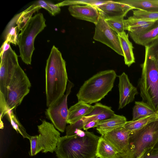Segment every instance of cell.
Wrapping results in <instances>:
<instances>
[{"instance_id":"1","label":"cell","mask_w":158,"mask_h":158,"mask_svg":"<svg viewBox=\"0 0 158 158\" xmlns=\"http://www.w3.org/2000/svg\"><path fill=\"white\" fill-rule=\"evenodd\" d=\"M143 62L138 86L142 101L156 112L158 109V39L145 46Z\"/></svg>"},{"instance_id":"2","label":"cell","mask_w":158,"mask_h":158,"mask_svg":"<svg viewBox=\"0 0 158 158\" xmlns=\"http://www.w3.org/2000/svg\"><path fill=\"white\" fill-rule=\"evenodd\" d=\"M68 81L65 61L60 52L53 45L45 67V92L48 107L64 95Z\"/></svg>"},{"instance_id":"3","label":"cell","mask_w":158,"mask_h":158,"mask_svg":"<svg viewBox=\"0 0 158 158\" xmlns=\"http://www.w3.org/2000/svg\"><path fill=\"white\" fill-rule=\"evenodd\" d=\"M100 137L87 131L82 136L75 134L60 137L55 151L56 156L57 158H96Z\"/></svg>"},{"instance_id":"4","label":"cell","mask_w":158,"mask_h":158,"mask_svg":"<svg viewBox=\"0 0 158 158\" xmlns=\"http://www.w3.org/2000/svg\"><path fill=\"white\" fill-rule=\"evenodd\" d=\"M117 76L113 70L99 72L85 81L77 94L78 101L97 103L110 91Z\"/></svg>"},{"instance_id":"5","label":"cell","mask_w":158,"mask_h":158,"mask_svg":"<svg viewBox=\"0 0 158 158\" xmlns=\"http://www.w3.org/2000/svg\"><path fill=\"white\" fill-rule=\"evenodd\" d=\"M45 21L43 14L37 13L30 18L18 35L19 56L26 64H31L35 39L46 27Z\"/></svg>"},{"instance_id":"6","label":"cell","mask_w":158,"mask_h":158,"mask_svg":"<svg viewBox=\"0 0 158 158\" xmlns=\"http://www.w3.org/2000/svg\"><path fill=\"white\" fill-rule=\"evenodd\" d=\"M158 141V120L130 134L129 143L131 158H138L146 150L153 148Z\"/></svg>"},{"instance_id":"7","label":"cell","mask_w":158,"mask_h":158,"mask_svg":"<svg viewBox=\"0 0 158 158\" xmlns=\"http://www.w3.org/2000/svg\"><path fill=\"white\" fill-rule=\"evenodd\" d=\"M38 128L39 135L31 136L29 140V155L33 156L41 151L44 153H53L60 137V133L52 124L44 120L38 126Z\"/></svg>"},{"instance_id":"8","label":"cell","mask_w":158,"mask_h":158,"mask_svg":"<svg viewBox=\"0 0 158 158\" xmlns=\"http://www.w3.org/2000/svg\"><path fill=\"white\" fill-rule=\"evenodd\" d=\"M31 84L26 73L19 66L7 89L5 99L7 111L13 110L19 105L29 93Z\"/></svg>"},{"instance_id":"9","label":"cell","mask_w":158,"mask_h":158,"mask_svg":"<svg viewBox=\"0 0 158 158\" xmlns=\"http://www.w3.org/2000/svg\"><path fill=\"white\" fill-rule=\"evenodd\" d=\"M73 86V84L68 80L66 94L48 107L45 111L47 117L55 127L62 132L66 130L69 114L67 98Z\"/></svg>"},{"instance_id":"10","label":"cell","mask_w":158,"mask_h":158,"mask_svg":"<svg viewBox=\"0 0 158 158\" xmlns=\"http://www.w3.org/2000/svg\"><path fill=\"white\" fill-rule=\"evenodd\" d=\"M0 93L5 97L7 88L19 66L18 56L10 46L0 53Z\"/></svg>"},{"instance_id":"11","label":"cell","mask_w":158,"mask_h":158,"mask_svg":"<svg viewBox=\"0 0 158 158\" xmlns=\"http://www.w3.org/2000/svg\"><path fill=\"white\" fill-rule=\"evenodd\" d=\"M95 25L93 39L106 45L119 55L123 56L118 34L108 25L100 13L98 21Z\"/></svg>"},{"instance_id":"12","label":"cell","mask_w":158,"mask_h":158,"mask_svg":"<svg viewBox=\"0 0 158 158\" xmlns=\"http://www.w3.org/2000/svg\"><path fill=\"white\" fill-rule=\"evenodd\" d=\"M131 132L123 126L112 130L102 136L119 153L127 155L130 158L129 140Z\"/></svg>"},{"instance_id":"13","label":"cell","mask_w":158,"mask_h":158,"mask_svg":"<svg viewBox=\"0 0 158 158\" xmlns=\"http://www.w3.org/2000/svg\"><path fill=\"white\" fill-rule=\"evenodd\" d=\"M119 101L118 109L123 108L133 101L135 95L139 94L137 88L130 82L127 75L124 72L118 76Z\"/></svg>"},{"instance_id":"14","label":"cell","mask_w":158,"mask_h":158,"mask_svg":"<svg viewBox=\"0 0 158 158\" xmlns=\"http://www.w3.org/2000/svg\"><path fill=\"white\" fill-rule=\"evenodd\" d=\"M95 7L105 19L124 18L129 11L134 9L118 1L108 0Z\"/></svg>"},{"instance_id":"15","label":"cell","mask_w":158,"mask_h":158,"mask_svg":"<svg viewBox=\"0 0 158 158\" xmlns=\"http://www.w3.org/2000/svg\"><path fill=\"white\" fill-rule=\"evenodd\" d=\"M70 15L76 18L87 21L95 24L97 23L100 13L95 6L89 5H73L68 8Z\"/></svg>"},{"instance_id":"16","label":"cell","mask_w":158,"mask_h":158,"mask_svg":"<svg viewBox=\"0 0 158 158\" xmlns=\"http://www.w3.org/2000/svg\"><path fill=\"white\" fill-rule=\"evenodd\" d=\"M94 109L89 114L83 117L84 125L93 121H103L110 118L115 114L110 107L96 103Z\"/></svg>"},{"instance_id":"17","label":"cell","mask_w":158,"mask_h":158,"mask_svg":"<svg viewBox=\"0 0 158 158\" xmlns=\"http://www.w3.org/2000/svg\"><path fill=\"white\" fill-rule=\"evenodd\" d=\"M94 106L79 101L69 109L67 123L73 124L84 116H86L92 110Z\"/></svg>"},{"instance_id":"18","label":"cell","mask_w":158,"mask_h":158,"mask_svg":"<svg viewBox=\"0 0 158 158\" xmlns=\"http://www.w3.org/2000/svg\"><path fill=\"white\" fill-rule=\"evenodd\" d=\"M127 121V119L124 116L115 114L111 118L100 121L96 130L101 136H103L117 128L123 126Z\"/></svg>"},{"instance_id":"19","label":"cell","mask_w":158,"mask_h":158,"mask_svg":"<svg viewBox=\"0 0 158 158\" xmlns=\"http://www.w3.org/2000/svg\"><path fill=\"white\" fill-rule=\"evenodd\" d=\"M136 44L144 47L158 39V21L151 28L137 35L129 34Z\"/></svg>"},{"instance_id":"20","label":"cell","mask_w":158,"mask_h":158,"mask_svg":"<svg viewBox=\"0 0 158 158\" xmlns=\"http://www.w3.org/2000/svg\"><path fill=\"white\" fill-rule=\"evenodd\" d=\"M124 57L125 64L129 67L135 62L133 52V47L129 40L128 34L124 31L118 34Z\"/></svg>"},{"instance_id":"21","label":"cell","mask_w":158,"mask_h":158,"mask_svg":"<svg viewBox=\"0 0 158 158\" xmlns=\"http://www.w3.org/2000/svg\"><path fill=\"white\" fill-rule=\"evenodd\" d=\"M133 9L148 12H158V0H123L118 1Z\"/></svg>"},{"instance_id":"22","label":"cell","mask_w":158,"mask_h":158,"mask_svg":"<svg viewBox=\"0 0 158 158\" xmlns=\"http://www.w3.org/2000/svg\"><path fill=\"white\" fill-rule=\"evenodd\" d=\"M120 154L102 136L100 137L97 147L96 158H117Z\"/></svg>"},{"instance_id":"23","label":"cell","mask_w":158,"mask_h":158,"mask_svg":"<svg viewBox=\"0 0 158 158\" xmlns=\"http://www.w3.org/2000/svg\"><path fill=\"white\" fill-rule=\"evenodd\" d=\"M135 104L133 108L132 120L152 115L156 112L147 103L143 101H135Z\"/></svg>"},{"instance_id":"24","label":"cell","mask_w":158,"mask_h":158,"mask_svg":"<svg viewBox=\"0 0 158 158\" xmlns=\"http://www.w3.org/2000/svg\"><path fill=\"white\" fill-rule=\"evenodd\" d=\"M158 120V116L155 113L152 115L135 120L127 121L124 127L131 132H134L142 128L148 123Z\"/></svg>"},{"instance_id":"25","label":"cell","mask_w":158,"mask_h":158,"mask_svg":"<svg viewBox=\"0 0 158 158\" xmlns=\"http://www.w3.org/2000/svg\"><path fill=\"white\" fill-rule=\"evenodd\" d=\"M12 110L8 111L6 114L8 115L9 119L12 126L17 132L20 134L24 138H27L30 140L31 136L27 133L25 129L15 118Z\"/></svg>"},{"instance_id":"26","label":"cell","mask_w":158,"mask_h":158,"mask_svg":"<svg viewBox=\"0 0 158 158\" xmlns=\"http://www.w3.org/2000/svg\"><path fill=\"white\" fill-rule=\"evenodd\" d=\"M106 20L108 25L118 34L124 32L125 30H127V26L126 20L123 18L107 19Z\"/></svg>"},{"instance_id":"27","label":"cell","mask_w":158,"mask_h":158,"mask_svg":"<svg viewBox=\"0 0 158 158\" xmlns=\"http://www.w3.org/2000/svg\"><path fill=\"white\" fill-rule=\"evenodd\" d=\"M133 16L145 20L158 21V12H148L139 10H133Z\"/></svg>"},{"instance_id":"28","label":"cell","mask_w":158,"mask_h":158,"mask_svg":"<svg viewBox=\"0 0 158 158\" xmlns=\"http://www.w3.org/2000/svg\"><path fill=\"white\" fill-rule=\"evenodd\" d=\"M107 1L100 0H68L64 1L56 4L58 6L60 7L67 5H89L96 6L107 2Z\"/></svg>"},{"instance_id":"29","label":"cell","mask_w":158,"mask_h":158,"mask_svg":"<svg viewBox=\"0 0 158 158\" xmlns=\"http://www.w3.org/2000/svg\"><path fill=\"white\" fill-rule=\"evenodd\" d=\"M84 124L83 118H82L76 123L68 125L66 128V135L71 136L74 135L75 131L77 129H83Z\"/></svg>"},{"instance_id":"30","label":"cell","mask_w":158,"mask_h":158,"mask_svg":"<svg viewBox=\"0 0 158 158\" xmlns=\"http://www.w3.org/2000/svg\"><path fill=\"white\" fill-rule=\"evenodd\" d=\"M138 158H158V148H153L148 149Z\"/></svg>"},{"instance_id":"31","label":"cell","mask_w":158,"mask_h":158,"mask_svg":"<svg viewBox=\"0 0 158 158\" xmlns=\"http://www.w3.org/2000/svg\"><path fill=\"white\" fill-rule=\"evenodd\" d=\"M35 4L45 9L51 15H53L52 10L48 5V2L44 0H40L35 2Z\"/></svg>"},{"instance_id":"32","label":"cell","mask_w":158,"mask_h":158,"mask_svg":"<svg viewBox=\"0 0 158 158\" xmlns=\"http://www.w3.org/2000/svg\"><path fill=\"white\" fill-rule=\"evenodd\" d=\"M99 121H90L84 125L83 127V129L84 130L87 131L88 129L97 127L100 123Z\"/></svg>"},{"instance_id":"33","label":"cell","mask_w":158,"mask_h":158,"mask_svg":"<svg viewBox=\"0 0 158 158\" xmlns=\"http://www.w3.org/2000/svg\"><path fill=\"white\" fill-rule=\"evenodd\" d=\"M48 4L52 10L53 15H55L60 12V7L58 6L56 4H54L48 2Z\"/></svg>"},{"instance_id":"34","label":"cell","mask_w":158,"mask_h":158,"mask_svg":"<svg viewBox=\"0 0 158 158\" xmlns=\"http://www.w3.org/2000/svg\"><path fill=\"white\" fill-rule=\"evenodd\" d=\"M117 158H130V157L127 155L120 153L119 155Z\"/></svg>"},{"instance_id":"35","label":"cell","mask_w":158,"mask_h":158,"mask_svg":"<svg viewBox=\"0 0 158 158\" xmlns=\"http://www.w3.org/2000/svg\"><path fill=\"white\" fill-rule=\"evenodd\" d=\"M153 148H158V141L154 147Z\"/></svg>"},{"instance_id":"36","label":"cell","mask_w":158,"mask_h":158,"mask_svg":"<svg viewBox=\"0 0 158 158\" xmlns=\"http://www.w3.org/2000/svg\"><path fill=\"white\" fill-rule=\"evenodd\" d=\"M156 114L158 116V109L156 111Z\"/></svg>"}]
</instances>
